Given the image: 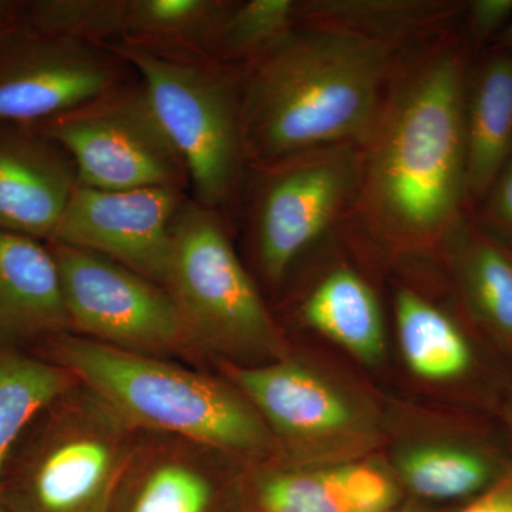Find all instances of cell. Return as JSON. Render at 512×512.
<instances>
[{"label": "cell", "instance_id": "13", "mask_svg": "<svg viewBox=\"0 0 512 512\" xmlns=\"http://www.w3.org/2000/svg\"><path fill=\"white\" fill-rule=\"evenodd\" d=\"M77 187L59 143L32 124L0 123V231L46 242Z\"/></svg>", "mask_w": 512, "mask_h": 512}, {"label": "cell", "instance_id": "7", "mask_svg": "<svg viewBox=\"0 0 512 512\" xmlns=\"http://www.w3.org/2000/svg\"><path fill=\"white\" fill-rule=\"evenodd\" d=\"M360 175L356 144L309 148L248 167L238 227L265 284L281 286L309 248L349 220Z\"/></svg>", "mask_w": 512, "mask_h": 512}, {"label": "cell", "instance_id": "5", "mask_svg": "<svg viewBox=\"0 0 512 512\" xmlns=\"http://www.w3.org/2000/svg\"><path fill=\"white\" fill-rule=\"evenodd\" d=\"M146 87L161 127L183 158L191 197L237 231L247 178L241 124V69L177 62L127 43L107 46Z\"/></svg>", "mask_w": 512, "mask_h": 512}, {"label": "cell", "instance_id": "31", "mask_svg": "<svg viewBox=\"0 0 512 512\" xmlns=\"http://www.w3.org/2000/svg\"><path fill=\"white\" fill-rule=\"evenodd\" d=\"M490 47L503 50V52L512 56V19L511 22L508 23L507 28H505L503 32L500 33V35L495 37V40L493 43H491Z\"/></svg>", "mask_w": 512, "mask_h": 512}, {"label": "cell", "instance_id": "24", "mask_svg": "<svg viewBox=\"0 0 512 512\" xmlns=\"http://www.w3.org/2000/svg\"><path fill=\"white\" fill-rule=\"evenodd\" d=\"M397 470L414 494L439 501L477 497L505 476L490 453L468 444L407 448L397 458Z\"/></svg>", "mask_w": 512, "mask_h": 512}, {"label": "cell", "instance_id": "34", "mask_svg": "<svg viewBox=\"0 0 512 512\" xmlns=\"http://www.w3.org/2000/svg\"><path fill=\"white\" fill-rule=\"evenodd\" d=\"M511 421H512V412H511Z\"/></svg>", "mask_w": 512, "mask_h": 512}, {"label": "cell", "instance_id": "25", "mask_svg": "<svg viewBox=\"0 0 512 512\" xmlns=\"http://www.w3.org/2000/svg\"><path fill=\"white\" fill-rule=\"evenodd\" d=\"M296 0H232L211 50V62L241 67L295 30Z\"/></svg>", "mask_w": 512, "mask_h": 512}, {"label": "cell", "instance_id": "28", "mask_svg": "<svg viewBox=\"0 0 512 512\" xmlns=\"http://www.w3.org/2000/svg\"><path fill=\"white\" fill-rule=\"evenodd\" d=\"M512 19V0H468L458 32L471 55L488 49Z\"/></svg>", "mask_w": 512, "mask_h": 512}, {"label": "cell", "instance_id": "20", "mask_svg": "<svg viewBox=\"0 0 512 512\" xmlns=\"http://www.w3.org/2000/svg\"><path fill=\"white\" fill-rule=\"evenodd\" d=\"M468 318L512 350V252L461 218L436 252Z\"/></svg>", "mask_w": 512, "mask_h": 512}, {"label": "cell", "instance_id": "4", "mask_svg": "<svg viewBox=\"0 0 512 512\" xmlns=\"http://www.w3.org/2000/svg\"><path fill=\"white\" fill-rule=\"evenodd\" d=\"M140 431L79 382L23 431L0 500L8 512H109Z\"/></svg>", "mask_w": 512, "mask_h": 512}, {"label": "cell", "instance_id": "10", "mask_svg": "<svg viewBox=\"0 0 512 512\" xmlns=\"http://www.w3.org/2000/svg\"><path fill=\"white\" fill-rule=\"evenodd\" d=\"M134 77L107 47L22 29L0 47V123H42Z\"/></svg>", "mask_w": 512, "mask_h": 512}, {"label": "cell", "instance_id": "17", "mask_svg": "<svg viewBox=\"0 0 512 512\" xmlns=\"http://www.w3.org/2000/svg\"><path fill=\"white\" fill-rule=\"evenodd\" d=\"M72 333L52 251L0 231V345Z\"/></svg>", "mask_w": 512, "mask_h": 512}, {"label": "cell", "instance_id": "33", "mask_svg": "<svg viewBox=\"0 0 512 512\" xmlns=\"http://www.w3.org/2000/svg\"><path fill=\"white\" fill-rule=\"evenodd\" d=\"M0 512H8V510H6L5 505H3L2 500H0Z\"/></svg>", "mask_w": 512, "mask_h": 512}, {"label": "cell", "instance_id": "14", "mask_svg": "<svg viewBox=\"0 0 512 512\" xmlns=\"http://www.w3.org/2000/svg\"><path fill=\"white\" fill-rule=\"evenodd\" d=\"M222 370L274 439L288 444L315 443L345 436L359 426L356 410L342 393L292 360L261 366L225 362Z\"/></svg>", "mask_w": 512, "mask_h": 512}, {"label": "cell", "instance_id": "8", "mask_svg": "<svg viewBox=\"0 0 512 512\" xmlns=\"http://www.w3.org/2000/svg\"><path fill=\"white\" fill-rule=\"evenodd\" d=\"M32 126L70 154L82 187L190 191L183 158L161 127L137 74L60 116Z\"/></svg>", "mask_w": 512, "mask_h": 512}, {"label": "cell", "instance_id": "3", "mask_svg": "<svg viewBox=\"0 0 512 512\" xmlns=\"http://www.w3.org/2000/svg\"><path fill=\"white\" fill-rule=\"evenodd\" d=\"M43 348L45 359L72 372L138 430L173 434L248 460L276 450L264 420L231 383L70 332L43 340Z\"/></svg>", "mask_w": 512, "mask_h": 512}, {"label": "cell", "instance_id": "2", "mask_svg": "<svg viewBox=\"0 0 512 512\" xmlns=\"http://www.w3.org/2000/svg\"><path fill=\"white\" fill-rule=\"evenodd\" d=\"M403 53L343 33L295 28L241 67L248 167L309 148L362 147Z\"/></svg>", "mask_w": 512, "mask_h": 512}, {"label": "cell", "instance_id": "11", "mask_svg": "<svg viewBox=\"0 0 512 512\" xmlns=\"http://www.w3.org/2000/svg\"><path fill=\"white\" fill-rule=\"evenodd\" d=\"M188 197L178 188L104 191L79 185L46 242L96 252L165 288L174 220Z\"/></svg>", "mask_w": 512, "mask_h": 512}, {"label": "cell", "instance_id": "12", "mask_svg": "<svg viewBox=\"0 0 512 512\" xmlns=\"http://www.w3.org/2000/svg\"><path fill=\"white\" fill-rule=\"evenodd\" d=\"M225 451L173 436L140 431L109 512H218L224 493Z\"/></svg>", "mask_w": 512, "mask_h": 512}, {"label": "cell", "instance_id": "21", "mask_svg": "<svg viewBox=\"0 0 512 512\" xmlns=\"http://www.w3.org/2000/svg\"><path fill=\"white\" fill-rule=\"evenodd\" d=\"M393 313L404 360L414 375L434 382H453L473 372V343L456 316L444 306L416 286L397 284Z\"/></svg>", "mask_w": 512, "mask_h": 512}, {"label": "cell", "instance_id": "32", "mask_svg": "<svg viewBox=\"0 0 512 512\" xmlns=\"http://www.w3.org/2000/svg\"><path fill=\"white\" fill-rule=\"evenodd\" d=\"M383 512H424V511H421L420 508H416V507H410V505H406V507H393V508H390V510H387V511H383Z\"/></svg>", "mask_w": 512, "mask_h": 512}, {"label": "cell", "instance_id": "6", "mask_svg": "<svg viewBox=\"0 0 512 512\" xmlns=\"http://www.w3.org/2000/svg\"><path fill=\"white\" fill-rule=\"evenodd\" d=\"M235 229L188 197L173 225L165 289L180 312L190 348L231 359L281 357L285 343L254 278L235 251Z\"/></svg>", "mask_w": 512, "mask_h": 512}, {"label": "cell", "instance_id": "26", "mask_svg": "<svg viewBox=\"0 0 512 512\" xmlns=\"http://www.w3.org/2000/svg\"><path fill=\"white\" fill-rule=\"evenodd\" d=\"M126 0H30L25 28L101 47L120 42Z\"/></svg>", "mask_w": 512, "mask_h": 512}, {"label": "cell", "instance_id": "1", "mask_svg": "<svg viewBox=\"0 0 512 512\" xmlns=\"http://www.w3.org/2000/svg\"><path fill=\"white\" fill-rule=\"evenodd\" d=\"M473 59L458 26L400 56L362 146L350 215L386 261L436 255L468 214L464 104Z\"/></svg>", "mask_w": 512, "mask_h": 512}, {"label": "cell", "instance_id": "9", "mask_svg": "<svg viewBox=\"0 0 512 512\" xmlns=\"http://www.w3.org/2000/svg\"><path fill=\"white\" fill-rule=\"evenodd\" d=\"M46 244L74 335L157 357L190 348L180 312L163 286L96 252Z\"/></svg>", "mask_w": 512, "mask_h": 512}, {"label": "cell", "instance_id": "23", "mask_svg": "<svg viewBox=\"0 0 512 512\" xmlns=\"http://www.w3.org/2000/svg\"><path fill=\"white\" fill-rule=\"evenodd\" d=\"M79 383L69 370L45 357L0 345V480L10 451L33 419Z\"/></svg>", "mask_w": 512, "mask_h": 512}, {"label": "cell", "instance_id": "30", "mask_svg": "<svg viewBox=\"0 0 512 512\" xmlns=\"http://www.w3.org/2000/svg\"><path fill=\"white\" fill-rule=\"evenodd\" d=\"M25 0H0V47L25 29Z\"/></svg>", "mask_w": 512, "mask_h": 512}, {"label": "cell", "instance_id": "16", "mask_svg": "<svg viewBox=\"0 0 512 512\" xmlns=\"http://www.w3.org/2000/svg\"><path fill=\"white\" fill-rule=\"evenodd\" d=\"M461 0H296L295 28L343 33L407 52L457 28Z\"/></svg>", "mask_w": 512, "mask_h": 512}, {"label": "cell", "instance_id": "29", "mask_svg": "<svg viewBox=\"0 0 512 512\" xmlns=\"http://www.w3.org/2000/svg\"><path fill=\"white\" fill-rule=\"evenodd\" d=\"M461 512H512V473L474 497Z\"/></svg>", "mask_w": 512, "mask_h": 512}, {"label": "cell", "instance_id": "15", "mask_svg": "<svg viewBox=\"0 0 512 512\" xmlns=\"http://www.w3.org/2000/svg\"><path fill=\"white\" fill-rule=\"evenodd\" d=\"M345 222L326 235L330 258L292 296V315L305 328L375 365L386 348L382 303L369 278L343 252Z\"/></svg>", "mask_w": 512, "mask_h": 512}, {"label": "cell", "instance_id": "27", "mask_svg": "<svg viewBox=\"0 0 512 512\" xmlns=\"http://www.w3.org/2000/svg\"><path fill=\"white\" fill-rule=\"evenodd\" d=\"M468 215L481 234L512 252V157Z\"/></svg>", "mask_w": 512, "mask_h": 512}, {"label": "cell", "instance_id": "19", "mask_svg": "<svg viewBox=\"0 0 512 512\" xmlns=\"http://www.w3.org/2000/svg\"><path fill=\"white\" fill-rule=\"evenodd\" d=\"M467 211L512 157V56L488 47L471 63L466 104Z\"/></svg>", "mask_w": 512, "mask_h": 512}, {"label": "cell", "instance_id": "18", "mask_svg": "<svg viewBox=\"0 0 512 512\" xmlns=\"http://www.w3.org/2000/svg\"><path fill=\"white\" fill-rule=\"evenodd\" d=\"M256 512H383L396 507L399 487L370 463L302 470L269 467L252 484Z\"/></svg>", "mask_w": 512, "mask_h": 512}, {"label": "cell", "instance_id": "22", "mask_svg": "<svg viewBox=\"0 0 512 512\" xmlns=\"http://www.w3.org/2000/svg\"><path fill=\"white\" fill-rule=\"evenodd\" d=\"M231 2L126 0L120 42L163 59L211 62L215 36Z\"/></svg>", "mask_w": 512, "mask_h": 512}]
</instances>
